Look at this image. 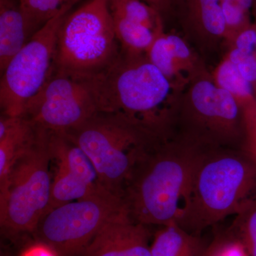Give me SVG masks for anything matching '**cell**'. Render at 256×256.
Segmentation results:
<instances>
[{"mask_svg": "<svg viewBox=\"0 0 256 256\" xmlns=\"http://www.w3.org/2000/svg\"><path fill=\"white\" fill-rule=\"evenodd\" d=\"M194 14L204 30L214 36L227 34L220 0H192Z\"/></svg>", "mask_w": 256, "mask_h": 256, "instance_id": "ffe728a7", "label": "cell"}, {"mask_svg": "<svg viewBox=\"0 0 256 256\" xmlns=\"http://www.w3.org/2000/svg\"><path fill=\"white\" fill-rule=\"evenodd\" d=\"M79 0H20L26 18L35 24H44L55 16L66 5L76 4Z\"/></svg>", "mask_w": 256, "mask_h": 256, "instance_id": "44dd1931", "label": "cell"}, {"mask_svg": "<svg viewBox=\"0 0 256 256\" xmlns=\"http://www.w3.org/2000/svg\"><path fill=\"white\" fill-rule=\"evenodd\" d=\"M234 216L225 235L240 242L248 256H256V197Z\"/></svg>", "mask_w": 256, "mask_h": 256, "instance_id": "ac0fdd59", "label": "cell"}, {"mask_svg": "<svg viewBox=\"0 0 256 256\" xmlns=\"http://www.w3.org/2000/svg\"><path fill=\"white\" fill-rule=\"evenodd\" d=\"M256 197V156L242 148L200 150L178 225L198 234Z\"/></svg>", "mask_w": 256, "mask_h": 256, "instance_id": "6da1fadb", "label": "cell"}, {"mask_svg": "<svg viewBox=\"0 0 256 256\" xmlns=\"http://www.w3.org/2000/svg\"><path fill=\"white\" fill-rule=\"evenodd\" d=\"M99 112L96 78H84L54 70L28 104L22 117L53 132L78 127Z\"/></svg>", "mask_w": 256, "mask_h": 256, "instance_id": "30bf717a", "label": "cell"}, {"mask_svg": "<svg viewBox=\"0 0 256 256\" xmlns=\"http://www.w3.org/2000/svg\"><path fill=\"white\" fill-rule=\"evenodd\" d=\"M252 2L254 0H220V4L230 5L248 14L252 8Z\"/></svg>", "mask_w": 256, "mask_h": 256, "instance_id": "d4e9b609", "label": "cell"}, {"mask_svg": "<svg viewBox=\"0 0 256 256\" xmlns=\"http://www.w3.org/2000/svg\"><path fill=\"white\" fill-rule=\"evenodd\" d=\"M146 55L172 84L182 68L192 62V53L186 42L180 36L163 32L156 37Z\"/></svg>", "mask_w": 256, "mask_h": 256, "instance_id": "9a60e30c", "label": "cell"}, {"mask_svg": "<svg viewBox=\"0 0 256 256\" xmlns=\"http://www.w3.org/2000/svg\"><path fill=\"white\" fill-rule=\"evenodd\" d=\"M148 227L122 212L104 226L80 256H152Z\"/></svg>", "mask_w": 256, "mask_h": 256, "instance_id": "7c38bea8", "label": "cell"}, {"mask_svg": "<svg viewBox=\"0 0 256 256\" xmlns=\"http://www.w3.org/2000/svg\"><path fill=\"white\" fill-rule=\"evenodd\" d=\"M120 53L108 0H89L68 13L60 25L54 70L96 78L116 62Z\"/></svg>", "mask_w": 256, "mask_h": 256, "instance_id": "5b68a950", "label": "cell"}, {"mask_svg": "<svg viewBox=\"0 0 256 256\" xmlns=\"http://www.w3.org/2000/svg\"><path fill=\"white\" fill-rule=\"evenodd\" d=\"M234 48L244 53H256V28H246L236 36Z\"/></svg>", "mask_w": 256, "mask_h": 256, "instance_id": "cb8c5ba5", "label": "cell"}, {"mask_svg": "<svg viewBox=\"0 0 256 256\" xmlns=\"http://www.w3.org/2000/svg\"><path fill=\"white\" fill-rule=\"evenodd\" d=\"M246 80L256 87V53L246 54L233 48L227 57Z\"/></svg>", "mask_w": 256, "mask_h": 256, "instance_id": "7402d4cb", "label": "cell"}, {"mask_svg": "<svg viewBox=\"0 0 256 256\" xmlns=\"http://www.w3.org/2000/svg\"><path fill=\"white\" fill-rule=\"evenodd\" d=\"M188 108L178 112L175 128L180 131L175 136L201 150L242 148L240 106L230 92L210 80H198Z\"/></svg>", "mask_w": 256, "mask_h": 256, "instance_id": "9c48e42d", "label": "cell"}, {"mask_svg": "<svg viewBox=\"0 0 256 256\" xmlns=\"http://www.w3.org/2000/svg\"><path fill=\"white\" fill-rule=\"evenodd\" d=\"M142 1L159 12V10L164 8L165 4L168 3V0H142Z\"/></svg>", "mask_w": 256, "mask_h": 256, "instance_id": "484cf974", "label": "cell"}, {"mask_svg": "<svg viewBox=\"0 0 256 256\" xmlns=\"http://www.w3.org/2000/svg\"><path fill=\"white\" fill-rule=\"evenodd\" d=\"M40 127L23 117L2 114L0 118V184L12 168L36 140Z\"/></svg>", "mask_w": 256, "mask_h": 256, "instance_id": "4fadbf2b", "label": "cell"}, {"mask_svg": "<svg viewBox=\"0 0 256 256\" xmlns=\"http://www.w3.org/2000/svg\"><path fill=\"white\" fill-rule=\"evenodd\" d=\"M96 82L99 111L124 114L163 138L174 136L178 110L171 102L173 84L146 54L120 52Z\"/></svg>", "mask_w": 256, "mask_h": 256, "instance_id": "3957f363", "label": "cell"}, {"mask_svg": "<svg viewBox=\"0 0 256 256\" xmlns=\"http://www.w3.org/2000/svg\"><path fill=\"white\" fill-rule=\"evenodd\" d=\"M208 248L216 256H248L245 248L240 242L226 235L217 239Z\"/></svg>", "mask_w": 256, "mask_h": 256, "instance_id": "603a6c76", "label": "cell"}, {"mask_svg": "<svg viewBox=\"0 0 256 256\" xmlns=\"http://www.w3.org/2000/svg\"><path fill=\"white\" fill-rule=\"evenodd\" d=\"M200 149L174 136L162 141L136 166L122 194L134 222L163 226L180 222Z\"/></svg>", "mask_w": 256, "mask_h": 256, "instance_id": "7a4b0ae2", "label": "cell"}, {"mask_svg": "<svg viewBox=\"0 0 256 256\" xmlns=\"http://www.w3.org/2000/svg\"><path fill=\"white\" fill-rule=\"evenodd\" d=\"M204 256H216L215 255L214 252L210 250V248L207 249L206 254Z\"/></svg>", "mask_w": 256, "mask_h": 256, "instance_id": "4316f807", "label": "cell"}, {"mask_svg": "<svg viewBox=\"0 0 256 256\" xmlns=\"http://www.w3.org/2000/svg\"><path fill=\"white\" fill-rule=\"evenodd\" d=\"M52 161L50 131L40 127L35 142L18 158L0 184V224L4 234H33L48 212Z\"/></svg>", "mask_w": 256, "mask_h": 256, "instance_id": "8992f818", "label": "cell"}, {"mask_svg": "<svg viewBox=\"0 0 256 256\" xmlns=\"http://www.w3.org/2000/svg\"><path fill=\"white\" fill-rule=\"evenodd\" d=\"M252 154H254V156H256V151H254V152H252Z\"/></svg>", "mask_w": 256, "mask_h": 256, "instance_id": "83f0119b", "label": "cell"}, {"mask_svg": "<svg viewBox=\"0 0 256 256\" xmlns=\"http://www.w3.org/2000/svg\"><path fill=\"white\" fill-rule=\"evenodd\" d=\"M74 4L64 6L40 28L1 74L2 114L22 117L28 104L48 80L54 65L58 30Z\"/></svg>", "mask_w": 256, "mask_h": 256, "instance_id": "ba28073f", "label": "cell"}, {"mask_svg": "<svg viewBox=\"0 0 256 256\" xmlns=\"http://www.w3.org/2000/svg\"><path fill=\"white\" fill-rule=\"evenodd\" d=\"M30 40L28 26L20 8L14 0H0V72Z\"/></svg>", "mask_w": 256, "mask_h": 256, "instance_id": "5bb4252c", "label": "cell"}, {"mask_svg": "<svg viewBox=\"0 0 256 256\" xmlns=\"http://www.w3.org/2000/svg\"><path fill=\"white\" fill-rule=\"evenodd\" d=\"M112 18H122L162 33L159 12L142 0H108Z\"/></svg>", "mask_w": 256, "mask_h": 256, "instance_id": "e0dca14e", "label": "cell"}, {"mask_svg": "<svg viewBox=\"0 0 256 256\" xmlns=\"http://www.w3.org/2000/svg\"><path fill=\"white\" fill-rule=\"evenodd\" d=\"M215 82L238 101H250L255 96V88L242 77L237 67L228 58L217 68Z\"/></svg>", "mask_w": 256, "mask_h": 256, "instance_id": "d6986e66", "label": "cell"}, {"mask_svg": "<svg viewBox=\"0 0 256 256\" xmlns=\"http://www.w3.org/2000/svg\"><path fill=\"white\" fill-rule=\"evenodd\" d=\"M50 146L56 172L47 212L107 190L88 156L65 133L50 131Z\"/></svg>", "mask_w": 256, "mask_h": 256, "instance_id": "8fae6325", "label": "cell"}, {"mask_svg": "<svg viewBox=\"0 0 256 256\" xmlns=\"http://www.w3.org/2000/svg\"><path fill=\"white\" fill-rule=\"evenodd\" d=\"M150 245L152 256H204L205 246L198 234L186 232L178 224L160 226Z\"/></svg>", "mask_w": 256, "mask_h": 256, "instance_id": "2e32d148", "label": "cell"}, {"mask_svg": "<svg viewBox=\"0 0 256 256\" xmlns=\"http://www.w3.org/2000/svg\"><path fill=\"white\" fill-rule=\"evenodd\" d=\"M127 212L122 198L104 191L47 212L33 235L58 256H80L106 224Z\"/></svg>", "mask_w": 256, "mask_h": 256, "instance_id": "52a82bcc", "label": "cell"}, {"mask_svg": "<svg viewBox=\"0 0 256 256\" xmlns=\"http://www.w3.org/2000/svg\"><path fill=\"white\" fill-rule=\"evenodd\" d=\"M64 133L88 156L104 188L121 198L136 166L168 139L124 114L102 111Z\"/></svg>", "mask_w": 256, "mask_h": 256, "instance_id": "277c9868", "label": "cell"}]
</instances>
